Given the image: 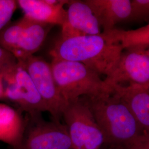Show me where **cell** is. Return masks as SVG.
Listing matches in <instances>:
<instances>
[{"mask_svg":"<svg viewBox=\"0 0 149 149\" xmlns=\"http://www.w3.org/2000/svg\"><path fill=\"white\" fill-rule=\"evenodd\" d=\"M54 26L29 19L13 53L17 61L25 59L37 53L42 47L49 33Z\"/></svg>","mask_w":149,"mask_h":149,"instance_id":"4fadbf2b","label":"cell"},{"mask_svg":"<svg viewBox=\"0 0 149 149\" xmlns=\"http://www.w3.org/2000/svg\"><path fill=\"white\" fill-rule=\"evenodd\" d=\"M69 0H18L24 16L34 21L51 25H63L66 18L64 6Z\"/></svg>","mask_w":149,"mask_h":149,"instance_id":"30bf717a","label":"cell"},{"mask_svg":"<svg viewBox=\"0 0 149 149\" xmlns=\"http://www.w3.org/2000/svg\"><path fill=\"white\" fill-rule=\"evenodd\" d=\"M50 65L59 91L67 103L112 91L101 75L82 63L52 59Z\"/></svg>","mask_w":149,"mask_h":149,"instance_id":"3957f363","label":"cell"},{"mask_svg":"<svg viewBox=\"0 0 149 149\" xmlns=\"http://www.w3.org/2000/svg\"><path fill=\"white\" fill-rule=\"evenodd\" d=\"M25 119L15 108L0 103V141L17 149L21 143Z\"/></svg>","mask_w":149,"mask_h":149,"instance_id":"5bb4252c","label":"cell"},{"mask_svg":"<svg viewBox=\"0 0 149 149\" xmlns=\"http://www.w3.org/2000/svg\"><path fill=\"white\" fill-rule=\"evenodd\" d=\"M21 143L17 149H73L68 129L60 120H45L42 113L26 114Z\"/></svg>","mask_w":149,"mask_h":149,"instance_id":"8992f818","label":"cell"},{"mask_svg":"<svg viewBox=\"0 0 149 149\" xmlns=\"http://www.w3.org/2000/svg\"><path fill=\"white\" fill-rule=\"evenodd\" d=\"M73 149H100L104 144L101 129L81 97L68 103L62 113Z\"/></svg>","mask_w":149,"mask_h":149,"instance_id":"277c9868","label":"cell"},{"mask_svg":"<svg viewBox=\"0 0 149 149\" xmlns=\"http://www.w3.org/2000/svg\"><path fill=\"white\" fill-rule=\"evenodd\" d=\"M141 86L144 87L146 88V89H148V90H149V82L148 84H145V85H144Z\"/></svg>","mask_w":149,"mask_h":149,"instance_id":"7402d4cb","label":"cell"},{"mask_svg":"<svg viewBox=\"0 0 149 149\" xmlns=\"http://www.w3.org/2000/svg\"><path fill=\"white\" fill-rule=\"evenodd\" d=\"M90 109L111 149H136L145 136L128 105L112 90L97 96L82 97Z\"/></svg>","mask_w":149,"mask_h":149,"instance_id":"6da1fadb","label":"cell"},{"mask_svg":"<svg viewBox=\"0 0 149 149\" xmlns=\"http://www.w3.org/2000/svg\"><path fill=\"white\" fill-rule=\"evenodd\" d=\"M130 21L149 19V0H132Z\"/></svg>","mask_w":149,"mask_h":149,"instance_id":"ac0fdd59","label":"cell"},{"mask_svg":"<svg viewBox=\"0 0 149 149\" xmlns=\"http://www.w3.org/2000/svg\"><path fill=\"white\" fill-rule=\"evenodd\" d=\"M3 85L2 100L16 106L17 109L26 114L49 112L30 76L21 64L17 63L1 76Z\"/></svg>","mask_w":149,"mask_h":149,"instance_id":"5b68a950","label":"cell"},{"mask_svg":"<svg viewBox=\"0 0 149 149\" xmlns=\"http://www.w3.org/2000/svg\"><path fill=\"white\" fill-rule=\"evenodd\" d=\"M123 49L104 33L59 39L50 54L52 59L79 62L105 76L114 68Z\"/></svg>","mask_w":149,"mask_h":149,"instance_id":"7a4b0ae2","label":"cell"},{"mask_svg":"<svg viewBox=\"0 0 149 149\" xmlns=\"http://www.w3.org/2000/svg\"><path fill=\"white\" fill-rule=\"evenodd\" d=\"M103 33L114 43L120 45L123 50L146 51L149 49V23L136 29L125 31L114 28Z\"/></svg>","mask_w":149,"mask_h":149,"instance_id":"9a60e30c","label":"cell"},{"mask_svg":"<svg viewBox=\"0 0 149 149\" xmlns=\"http://www.w3.org/2000/svg\"><path fill=\"white\" fill-rule=\"evenodd\" d=\"M29 21V18L24 16L17 21L7 24L0 31V47L13 54L22 33Z\"/></svg>","mask_w":149,"mask_h":149,"instance_id":"2e32d148","label":"cell"},{"mask_svg":"<svg viewBox=\"0 0 149 149\" xmlns=\"http://www.w3.org/2000/svg\"><path fill=\"white\" fill-rule=\"evenodd\" d=\"M27 71L54 120H60L68 103L64 100L54 77L51 65L44 59L32 55L17 61Z\"/></svg>","mask_w":149,"mask_h":149,"instance_id":"52a82bcc","label":"cell"},{"mask_svg":"<svg viewBox=\"0 0 149 149\" xmlns=\"http://www.w3.org/2000/svg\"><path fill=\"white\" fill-rule=\"evenodd\" d=\"M17 63V60L10 52L0 47V76Z\"/></svg>","mask_w":149,"mask_h":149,"instance_id":"d6986e66","label":"cell"},{"mask_svg":"<svg viewBox=\"0 0 149 149\" xmlns=\"http://www.w3.org/2000/svg\"><path fill=\"white\" fill-rule=\"evenodd\" d=\"M146 53L148 54V55H149V49H148V50H147L146 51Z\"/></svg>","mask_w":149,"mask_h":149,"instance_id":"603a6c76","label":"cell"},{"mask_svg":"<svg viewBox=\"0 0 149 149\" xmlns=\"http://www.w3.org/2000/svg\"><path fill=\"white\" fill-rule=\"evenodd\" d=\"M99 22L102 32L115 28L118 23L130 19L131 0H85Z\"/></svg>","mask_w":149,"mask_h":149,"instance_id":"8fae6325","label":"cell"},{"mask_svg":"<svg viewBox=\"0 0 149 149\" xmlns=\"http://www.w3.org/2000/svg\"><path fill=\"white\" fill-rule=\"evenodd\" d=\"M66 5V18L61 26L60 38L101 34V27L90 7L85 1L69 0Z\"/></svg>","mask_w":149,"mask_h":149,"instance_id":"9c48e42d","label":"cell"},{"mask_svg":"<svg viewBox=\"0 0 149 149\" xmlns=\"http://www.w3.org/2000/svg\"><path fill=\"white\" fill-rule=\"evenodd\" d=\"M104 82L112 86H143L149 82V56L146 51L123 50L117 63L106 76Z\"/></svg>","mask_w":149,"mask_h":149,"instance_id":"ba28073f","label":"cell"},{"mask_svg":"<svg viewBox=\"0 0 149 149\" xmlns=\"http://www.w3.org/2000/svg\"><path fill=\"white\" fill-rule=\"evenodd\" d=\"M136 149H149V136L145 135Z\"/></svg>","mask_w":149,"mask_h":149,"instance_id":"ffe728a7","label":"cell"},{"mask_svg":"<svg viewBox=\"0 0 149 149\" xmlns=\"http://www.w3.org/2000/svg\"><path fill=\"white\" fill-rule=\"evenodd\" d=\"M3 96V85L2 78L0 76V100H2Z\"/></svg>","mask_w":149,"mask_h":149,"instance_id":"44dd1931","label":"cell"},{"mask_svg":"<svg viewBox=\"0 0 149 149\" xmlns=\"http://www.w3.org/2000/svg\"><path fill=\"white\" fill-rule=\"evenodd\" d=\"M128 105L145 135L149 136V90L140 85L111 87Z\"/></svg>","mask_w":149,"mask_h":149,"instance_id":"7c38bea8","label":"cell"},{"mask_svg":"<svg viewBox=\"0 0 149 149\" xmlns=\"http://www.w3.org/2000/svg\"><path fill=\"white\" fill-rule=\"evenodd\" d=\"M17 7V1L0 0V31L10 22Z\"/></svg>","mask_w":149,"mask_h":149,"instance_id":"e0dca14e","label":"cell"}]
</instances>
